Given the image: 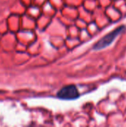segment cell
<instances>
[{
    "label": "cell",
    "instance_id": "2",
    "mask_svg": "<svg viewBox=\"0 0 126 127\" xmlns=\"http://www.w3.org/2000/svg\"><path fill=\"white\" fill-rule=\"evenodd\" d=\"M56 96L60 100H72L79 98L80 96L77 88L74 85H70L62 88L56 94Z\"/></svg>",
    "mask_w": 126,
    "mask_h": 127
},
{
    "label": "cell",
    "instance_id": "1",
    "mask_svg": "<svg viewBox=\"0 0 126 127\" xmlns=\"http://www.w3.org/2000/svg\"><path fill=\"white\" fill-rule=\"evenodd\" d=\"M126 28L125 25H121L118 27L117 28L114 29V31H112L111 32L108 33V34L104 36L102 38H101L93 46V49L95 51H99V50H102L103 48L108 47L109 45L112 44V42L116 39V38L119 35H120L122 33H123L126 31Z\"/></svg>",
    "mask_w": 126,
    "mask_h": 127
}]
</instances>
